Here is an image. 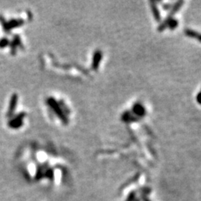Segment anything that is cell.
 Segmentation results:
<instances>
[{"label": "cell", "instance_id": "cell-3", "mask_svg": "<svg viewBox=\"0 0 201 201\" xmlns=\"http://www.w3.org/2000/svg\"><path fill=\"white\" fill-rule=\"evenodd\" d=\"M166 23H167L166 25H167L171 29H174V28H177V26H178V22H177V20H174V19H171L169 22H166Z\"/></svg>", "mask_w": 201, "mask_h": 201}, {"label": "cell", "instance_id": "cell-6", "mask_svg": "<svg viewBox=\"0 0 201 201\" xmlns=\"http://www.w3.org/2000/svg\"><path fill=\"white\" fill-rule=\"evenodd\" d=\"M195 38H197V39H198L199 40H200V41L201 42V34H197V35H196V37Z\"/></svg>", "mask_w": 201, "mask_h": 201}, {"label": "cell", "instance_id": "cell-4", "mask_svg": "<svg viewBox=\"0 0 201 201\" xmlns=\"http://www.w3.org/2000/svg\"><path fill=\"white\" fill-rule=\"evenodd\" d=\"M153 11H154V17L156 18V20H159L160 16H159V11H158L157 8H156V5H153Z\"/></svg>", "mask_w": 201, "mask_h": 201}, {"label": "cell", "instance_id": "cell-5", "mask_svg": "<svg viewBox=\"0 0 201 201\" xmlns=\"http://www.w3.org/2000/svg\"><path fill=\"white\" fill-rule=\"evenodd\" d=\"M197 101H198V104H201V92H199L197 96Z\"/></svg>", "mask_w": 201, "mask_h": 201}, {"label": "cell", "instance_id": "cell-2", "mask_svg": "<svg viewBox=\"0 0 201 201\" xmlns=\"http://www.w3.org/2000/svg\"><path fill=\"white\" fill-rule=\"evenodd\" d=\"M100 59H101V52L100 51H96L94 55V61H93V67L95 69H96L98 66Z\"/></svg>", "mask_w": 201, "mask_h": 201}, {"label": "cell", "instance_id": "cell-7", "mask_svg": "<svg viewBox=\"0 0 201 201\" xmlns=\"http://www.w3.org/2000/svg\"><path fill=\"white\" fill-rule=\"evenodd\" d=\"M145 201H148V200H145Z\"/></svg>", "mask_w": 201, "mask_h": 201}, {"label": "cell", "instance_id": "cell-1", "mask_svg": "<svg viewBox=\"0 0 201 201\" xmlns=\"http://www.w3.org/2000/svg\"><path fill=\"white\" fill-rule=\"evenodd\" d=\"M145 109L141 103H136L133 107V113L134 115L142 117L145 115Z\"/></svg>", "mask_w": 201, "mask_h": 201}]
</instances>
